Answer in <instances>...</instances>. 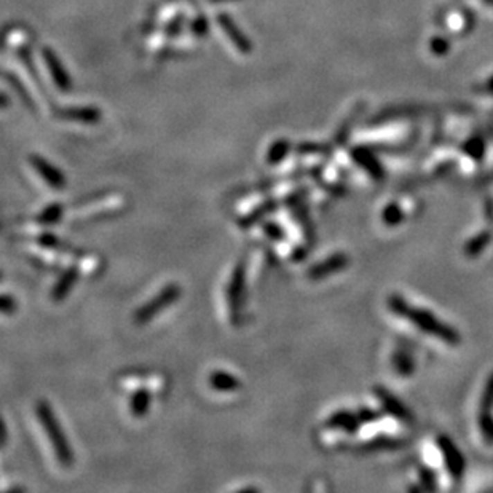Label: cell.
I'll return each instance as SVG.
<instances>
[{"label": "cell", "mask_w": 493, "mask_h": 493, "mask_svg": "<svg viewBox=\"0 0 493 493\" xmlns=\"http://www.w3.org/2000/svg\"><path fill=\"white\" fill-rule=\"evenodd\" d=\"M418 484L423 487V490H438V474L436 471L429 466H418Z\"/></svg>", "instance_id": "24"}, {"label": "cell", "mask_w": 493, "mask_h": 493, "mask_svg": "<svg viewBox=\"0 0 493 493\" xmlns=\"http://www.w3.org/2000/svg\"><path fill=\"white\" fill-rule=\"evenodd\" d=\"M61 118L72 120V122H83V123H96L101 118V114L98 112V109L93 107H71L64 109V112H61Z\"/></svg>", "instance_id": "19"}, {"label": "cell", "mask_w": 493, "mask_h": 493, "mask_svg": "<svg viewBox=\"0 0 493 493\" xmlns=\"http://www.w3.org/2000/svg\"><path fill=\"white\" fill-rule=\"evenodd\" d=\"M125 208V200L122 198H117L115 195L112 197H99V198H91L87 203L80 204V209H78V217L83 220H94L104 216H110V214L122 211Z\"/></svg>", "instance_id": "6"}, {"label": "cell", "mask_w": 493, "mask_h": 493, "mask_svg": "<svg viewBox=\"0 0 493 493\" xmlns=\"http://www.w3.org/2000/svg\"><path fill=\"white\" fill-rule=\"evenodd\" d=\"M44 57H45V64L48 67V71L51 72V77H53L55 85L62 91L71 90V78L67 77V73L64 71V67L57 60L56 55L51 50H44Z\"/></svg>", "instance_id": "11"}, {"label": "cell", "mask_w": 493, "mask_h": 493, "mask_svg": "<svg viewBox=\"0 0 493 493\" xmlns=\"http://www.w3.org/2000/svg\"><path fill=\"white\" fill-rule=\"evenodd\" d=\"M438 447L440 450V455H442L445 469H447V473L455 482H458L466 471V460L463 454H461L457 444L447 434L438 436Z\"/></svg>", "instance_id": "5"}, {"label": "cell", "mask_w": 493, "mask_h": 493, "mask_svg": "<svg viewBox=\"0 0 493 493\" xmlns=\"http://www.w3.org/2000/svg\"><path fill=\"white\" fill-rule=\"evenodd\" d=\"M287 149H289V144H287L286 141H276V143L270 147L269 155H267V161H269L270 165L280 163V161L286 156Z\"/></svg>", "instance_id": "27"}, {"label": "cell", "mask_w": 493, "mask_h": 493, "mask_svg": "<svg viewBox=\"0 0 493 493\" xmlns=\"http://www.w3.org/2000/svg\"><path fill=\"white\" fill-rule=\"evenodd\" d=\"M219 24H220V28L224 29V33L227 34V37H230V40L233 42V45L237 46L238 50H241V51L249 50L248 40H246L241 34H238V29L235 28V24L232 23V18H228L227 15H220Z\"/></svg>", "instance_id": "20"}, {"label": "cell", "mask_w": 493, "mask_h": 493, "mask_svg": "<svg viewBox=\"0 0 493 493\" xmlns=\"http://www.w3.org/2000/svg\"><path fill=\"white\" fill-rule=\"evenodd\" d=\"M213 2H224V0H213Z\"/></svg>", "instance_id": "35"}, {"label": "cell", "mask_w": 493, "mask_h": 493, "mask_svg": "<svg viewBox=\"0 0 493 493\" xmlns=\"http://www.w3.org/2000/svg\"><path fill=\"white\" fill-rule=\"evenodd\" d=\"M179 297H181L179 285L171 283V285L165 286L154 298H150L149 302L144 303L143 307L134 312V323L147 324L154 318L159 316V313L166 310V308H170Z\"/></svg>", "instance_id": "4"}, {"label": "cell", "mask_w": 493, "mask_h": 493, "mask_svg": "<svg viewBox=\"0 0 493 493\" xmlns=\"http://www.w3.org/2000/svg\"><path fill=\"white\" fill-rule=\"evenodd\" d=\"M479 412H482V413L493 412V372L489 375V379H487L484 391H482Z\"/></svg>", "instance_id": "25"}, {"label": "cell", "mask_w": 493, "mask_h": 493, "mask_svg": "<svg viewBox=\"0 0 493 493\" xmlns=\"http://www.w3.org/2000/svg\"><path fill=\"white\" fill-rule=\"evenodd\" d=\"M15 310H17V303H15V301L12 297L0 296V313L10 314V313H13Z\"/></svg>", "instance_id": "31"}, {"label": "cell", "mask_w": 493, "mask_h": 493, "mask_svg": "<svg viewBox=\"0 0 493 493\" xmlns=\"http://www.w3.org/2000/svg\"><path fill=\"white\" fill-rule=\"evenodd\" d=\"M101 259L96 256H91V254H88L85 256V260L82 262L80 265H78V271H82V274H85V275H94V274H98L99 269H101Z\"/></svg>", "instance_id": "29"}, {"label": "cell", "mask_w": 493, "mask_h": 493, "mask_svg": "<svg viewBox=\"0 0 493 493\" xmlns=\"http://www.w3.org/2000/svg\"><path fill=\"white\" fill-rule=\"evenodd\" d=\"M62 213H64V209L60 203H51L42 209L39 216L35 217V222L40 225H53L62 217Z\"/></svg>", "instance_id": "23"}, {"label": "cell", "mask_w": 493, "mask_h": 493, "mask_svg": "<svg viewBox=\"0 0 493 493\" xmlns=\"http://www.w3.org/2000/svg\"><path fill=\"white\" fill-rule=\"evenodd\" d=\"M35 417L42 429H44L46 439H48V444L51 445V450H53L57 463L62 466H71L72 450L69 440H67L64 431H62L53 409L45 401H39L35 404Z\"/></svg>", "instance_id": "2"}, {"label": "cell", "mask_w": 493, "mask_h": 493, "mask_svg": "<svg viewBox=\"0 0 493 493\" xmlns=\"http://www.w3.org/2000/svg\"><path fill=\"white\" fill-rule=\"evenodd\" d=\"M353 156H355V160L358 161V163L363 166L367 172H369L372 179H375V181L384 179V177H385L384 168L377 163V160L374 159V156L369 155V154H366V152H363V150L355 152Z\"/></svg>", "instance_id": "21"}, {"label": "cell", "mask_w": 493, "mask_h": 493, "mask_svg": "<svg viewBox=\"0 0 493 493\" xmlns=\"http://www.w3.org/2000/svg\"><path fill=\"white\" fill-rule=\"evenodd\" d=\"M209 386L217 393H235L241 388V382L227 370H214L209 374Z\"/></svg>", "instance_id": "12"}, {"label": "cell", "mask_w": 493, "mask_h": 493, "mask_svg": "<svg viewBox=\"0 0 493 493\" xmlns=\"http://www.w3.org/2000/svg\"><path fill=\"white\" fill-rule=\"evenodd\" d=\"M350 265V257L345 253H335L332 256L326 257V259L318 262V264H314L313 267H310L307 271V276L310 278L312 281H321L326 280L330 275L339 274V271H342L347 269Z\"/></svg>", "instance_id": "8"}, {"label": "cell", "mask_w": 493, "mask_h": 493, "mask_svg": "<svg viewBox=\"0 0 493 493\" xmlns=\"http://www.w3.org/2000/svg\"><path fill=\"white\" fill-rule=\"evenodd\" d=\"M5 439H7V431H5L3 420H2V418H0V447H2V445H3Z\"/></svg>", "instance_id": "33"}, {"label": "cell", "mask_w": 493, "mask_h": 493, "mask_svg": "<svg viewBox=\"0 0 493 493\" xmlns=\"http://www.w3.org/2000/svg\"><path fill=\"white\" fill-rule=\"evenodd\" d=\"M152 393L145 388H138L134 390L133 395L129 397V413L134 418H143L150 409V400H152Z\"/></svg>", "instance_id": "15"}, {"label": "cell", "mask_w": 493, "mask_h": 493, "mask_svg": "<svg viewBox=\"0 0 493 493\" xmlns=\"http://www.w3.org/2000/svg\"><path fill=\"white\" fill-rule=\"evenodd\" d=\"M78 278V270L77 269H66L64 274L61 275L60 280L56 281V285L53 286V291H51V298L55 302L64 301V298L69 296V292L72 291L73 285H75Z\"/></svg>", "instance_id": "13"}, {"label": "cell", "mask_w": 493, "mask_h": 493, "mask_svg": "<svg viewBox=\"0 0 493 493\" xmlns=\"http://www.w3.org/2000/svg\"><path fill=\"white\" fill-rule=\"evenodd\" d=\"M388 310L396 316L407 319L409 323L413 324L422 332L433 335V337L439 339L440 342L450 347H458L461 343V335L457 332L452 326H449L447 323L440 321V319L433 312L427 310V308L413 307L404 298L401 294H391L386 301Z\"/></svg>", "instance_id": "1"}, {"label": "cell", "mask_w": 493, "mask_h": 493, "mask_svg": "<svg viewBox=\"0 0 493 493\" xmlns=\"http://www.w3.org/2000/svg\"><path fill=\"white\" fill-rule=\"evenodd\" d=\"M493 235L490 230H482L477 235H474L473 238H469L466 241L465 248H463V254L468 257V259H476V257H479L484 251L487 249V246L492 243Z\"/></svg>", "instance_id": "14"}, {"label": "cell", "mask_w": 493, "mask_h": 493, "mask_svg": "<svg viewBox=\"0 0 493 493\" xmlns=\"http://www.w3.org/2000/svg\"><path fill=\"white\" fill-rule=\"evenodd\" d=\"M477 423H479L482 438L487 440V444H493V415L492 413L479 412Z\"/></svg>", "instance_id": "26"}, {"label": "cell", "mask_w": 493, "mask_h": 493, "mask_svg": "<svg viewBox=\"0 0 493 493\" xmlns=\"http://www.w3.org/2000/svg\"><path fill=\"white\" fill-rule=\"evenodd\" d=\"M7 104H8V99H7V96H3V94H0V107L7 106Z\"/></svg>", "instance_id": "34"}, {"label": "cell", "mask_w": 493, "mask_h": 493, "mask_svg": "<svg viewBox=\"0 0 493 493\" xmlns=\"http://www.w3.org/2000/svg\"><path fill=\"white\" fill-rule=\"evenodd\" d=\"M404 219H406V213H404L401 204L396 201L386 204L384 213H382V220H384L386 227H396Z\"/></svg>", "instance_id": "22"}, {"label": "cell", "mask_w": 493, "mask_h": 493, "mask_svg": "<svg viewBox=\"0 0 493 493\" xmlns=\"http://www.w3.org/2000/svg\"><path fill=\"white\" fill-rule=\"evenodd\" d=\"M356 415H358L361 423H375L382 418V412L375 411V409H372V407L361 406L358 411H356Z\"/></svg>", "instance_id": "30"}, {"label": "cell", "mask_w": 493, "mask_h": 493, "mask_svg": "<svg viewBox=\"0 0 493 493\" xmlns=\"http://www.w3.org/2000/svg\"><path fill=\"white\" fill-rule=\"evenodd\" d=\"M374 395L379 400L382 409L388 415L396 418L397 422H401L404 424H412L413 420V413L411 412V409L406 407L400 397H396L390 390H386L385 386H375L374 388Z\"/></svg>", "instance_id": "7"}, {"label": "cell", "mask_w": 493, "mask_h": 493, "mask_svg": "<svg viewBox=\"0 0 493 493\" xmlns=\"http://www.w3.org/2000/svg\"><path fill=\"white\" fill-rule=\"evenodd\" d=\"M393 369H395L401 377H409L415 370V361L409 350L397 348L391 356Z\"/></svg>", "instance_id": "18"}, {"label": "cell", "mask_w": 493, "mask_h": 493, "mask_svg": "<svg viewBox=\"0 0 493 493\" xmlns=\"http://www.w3.org/2000/svg\"><path fill=\"white\" fill-rule=\"evenodd\" d=\"M244 289H246V265L244 262H238L237 267L230 274L228 283L225 286V305L230 323L238 324L244 305Z\"/></svg>", "instance_id": "3"}, {"label": "cell", "mask_w": 493, "mask_h": 493, "mask_svg": "<svg viewBox=\"0 0 493 493\" xmlns=\"http://www.w3.org/2000/svg\"><path fill=\"white\" fill-rule=\"evenodd\" d=\"M484 213H485L487 220H490V222H493V198L492 197L487 198L485 203H484Z\"/></svg>", "instance_id": "32"}, {"label": "cell", "mask_w": 493, "mask_h": 493, "mask_svg": "<svg viewBox=\"0 0 493 493\" xmlns=\"http://www.w3.org/2000/svg\"><path fill=\"white\" fill-rule=\"evenodd\" d=\"M406 445V440L400 438H390V436H377L370 440H366L364 444H361L359 450L363 452H379V450H395L401 449Z\"/></svg>", "instance_id": "17"}, {"label": "cell", "mask_w": 493, "mask_h": 493, "mask_svg": "<svg viewBox=\"0 0 493 493\" xmlns=\"http://www.w3.org/2000/svg\"><path fill=\"white\" fill-rule=\"evenodd\" d=\"M278 200H264L259 206H256L253 211L246 213L244 216L240 217V227H253L256 222H259L260 219H264L267 214L274 213L275 209L278 208Z\"/></svg>", "instance_id": "16"}, {"label": "cell", "mask_w": 493, "mask_h": 493, "mask_svg": "<svg viewBox=\"0 0 493 493\" xmlns=\"http://www.w3.org/2000/svg\"><path fill=\"white\" fill-rule=\"evenodd\" d=\"M262 232H264L269 240L275 241V243H283L286 241V232L281 225H278L275 222H265L262 224Z\"/></svg>", "instance_id": "28"}, {"label": "cell", "mask_w": 493, "mask_h": 493, "mask_svg": "<svg viewBox=\"0 0 493 493\" xmlns=\"http://www.w3.org/2000/svg\"><path fill=\"white\" fill-rule=\"evenodd\" d=\"M30 166L34 168V171L40 176V179L44 181L46 186H50L55 190H61L66 186V177L62 172L57 170L56 166L48 163L45 159H42L40 155H30L29 159Z\"/></svg>", "instance_id": "9"}, {"label": "cell", "mask_w": 493, "mask_h": 493, "mask_svg": "<svg viewBox=\"0 0 493 493\" xmlns=\"http://www.w3.org/2000/svg\"><path fill=\"white\" fill-rule=\"evenodd\" d=\"M361 420L356 415V412L351 411H337L330 415L324 427L328 429H335V431H343L347 434H356L361 428Z\"/></svg>", "instance_id": "10"}]
</instances>
